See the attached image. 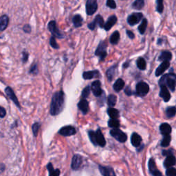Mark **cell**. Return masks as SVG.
<instances>
[{"label":"cell","instance_id":"obj_48","mask_svg":"<svg viewBox=\"0 0 176 176\" xmlns=\"http://www.w3.org/2000/svg\"><path fill=\"white\" fill-rule=\"evenodd\" d=\"M31 26H30L29 24H26L23 27V31L26 32V33H31Z\"/></svg>","mask_w":176,"mask_h":176},{"label":"cell","instance_id":"obj_31","mask_svg":"<svg viewBox=\"0 0 176 176\" xmlns=\"http://www.w3.org/2000/svg\"><path fill=\"white\" fill-rule=\"evenodd\" d=\"M47 168L48 172H49L50 176H58L60 175L59 169H58V168L57 169H54L53 166H52L51 162L47 164Z\"/></svg>","mask_w":176,"mask_h":176},{"label":"cell","instance_id":"obj_10","mask_svg":"<svg viewBox=\"0 0 176 176\" xmlns=\"http://www.w3.org/2000/svg\"><path fill=\"white\" fill-rule=\"evenodd\" d=\"M76 133H77L76 129L74 128L73 126H71V125L63 127L59 131V133L65 137L73 136V135L76 134Z\"/></svg>","mask_w":176,"mask_h":176},{"label":"cell","instance_id":"obj_28","mask_svg":"<svg viewBox=\"0 0 176 176\" xmlns=\"http://www.w3.org/2000/svg\"><path fill=\"white\" fill-rule=\"evenodd\" d=\"M117 69V65H114L112 66L110 68L108 69L107 71V77L108 78V81H111L113 80L114 77L116 74V70Z\"/></svg>","mask_w":176,"mask_h":176},{"label":"cell","instance_id":"obj_24","mask_svg":"<svg viewBox=\"0 0 176 176\" xmlns=\"http://www.w3.org/2000/svg\"><path fill=\"white\" fill-rule=\"evenodd\" d=\"M9 23V17L3 14L0 18V31H3L4 30L8 27V25Z\"/></svg>","mask_w":176,"mask_h":176},{"label":"cell","instance_id":"obj_21","mask_svg":"<svg viewBox=\"0 0 176 176\" xmlns=\"http://www.w3.org/2000/svg\"><path fill=\"white\" fill-rule=\"evenodd\" d=\"M142 142V138L139 134H138L137 133H133L132 135V137H131V143L132 145L135 147H140L141 145Z\"/></svg>","mask_w":176,"mask_h":176},{"label":"cell","instance_id":"obj_53","mask_svg":"<svg viewBox=\"0 0 176 176\" xmlns=\"http://www.w3.org/2000/svg\"><path fill=\"white\" fill-rule=\"evenodd\" d=\"M129 61L125 62L124 64H123V67H124V68H127V67H129Z\"/></svg>","mask_w":176,"mask_h":176},{"label":"cell","instance_id":"obj_18","mask_svg":"<svg viewBox=\"0 0 176 176\" xmlns=\"http://www.w3.org/2000/svg\"><path fill=\"white\" fill-rule=\"evenodd\" d=\"M99 171L100 173L104 176H111V175H116L114 169L110 167H103L101 165L99 166Z\"/></svg>","mask_w":176,"mask_h":176},{"label":"cell","instance_id":"obj_30","mask_svg":"<svg viewBox=\"0 0 176 176\" xmlns=\"http://www.w3.org/2000/svg\"><path fill=\"white\" fill-rule=\"evenodd\" d=\"M171 59H172V54L171 52L168 51H164L160 55L158 60L159 61H170Z\"/></svg>","mask_w":176,"mask_h":176},{"label":"cell","instance_id":"obj_1","mask_svg":"<svg viewBox=\"0 0 176 176\" xmlns=\"http://www.w3.org/2000/svg\"><path fill=\"white\" fill-rule=\"evenodd\" d=\"M65 105V94L63 91L54 94L50 105V114L52 116H57L62 111Z\"/></svg>","mask_w":176,"mask_h":176},{"label":"cell","instance_id":"obj_39","mask_svg":"<svg viewBox=\"0 0 176 176\" xmlns=\"http://www.w3.org/2000/svg\"><path fill=\"white\" fill-rule=\"evenodd\" d=\"M171 140V138L170 135H166V136H164V138L162 141V143H161L162 147H168V146L170 144Z\"/></svg>","mask_w":176,"mask_h":176},{"label":"cell","instance_id":"obj_17","mask_svg":"<svg viewBox=\"0 0 176 176\" xmlns=\"http://www.w3.org/2000/svg\"><path fill=\"white\" fill-rule=\"evenodd\" d=\"M149 169L150 173H151V175H154V176H159V175H162V173L157 169L156 166V163L155 161L153 158H151L149 161Z\"/></svg>","mask_w":176,"mask_h":176},{"label":"cell","instance_id":"obj_8","mask_svg":"<svg viewBox=\"0 0 176 176\" xmlns=\"http://www.w3.org/2000/svg\"><path fill=\"white\" fill-rule=\"evenodd\" d=\"M149 91V85L145 82L141 81L136 85V94L140 96H145Z\"/></svg>","mask_w":176,"mask_h":176},{"label":"cell","instance_id":"obj_12","mask_svg":"<svg viewBox=\"0 0 176 176\" xmlns=\"http://www.w3.org/2000/svg\"><path fill=\"white\" fill-rule=\"evenodd\" d=\"M91 89L94 95L96 97H99L103 94V89H101V83L100 81H94L91 86Z\"/></svg>","mask_w":176,"mask_h":176},{"label":"cell","instance_id":"obj_23","mask_svg":"<svg viewBox=\"0 0 176 176\" xmlns=\"http://www.w3.org/2000/svg\"><path fill=\"white\" fill-rule=\"evenodd\" d=\"M176 164V158L173 155L168 156L164 162V167L168 168L173 167Z\"/></svg>","mask_w":176,"mask_h":176},{"label":"cell","instance_id":"obj_9","mask_svg":"<svg viewBox=\"0 0 176 176\" xmlns=\"http://www.w3.org/2000/svg\"><path fill=\"white\" fill-rule=\"evenodd\" d=\"M143 14L141 13H133L127 18V22L130 26H135L138 24L140 21V20L143 19Z\"/></svg>","mask_w":176,"mask_h":176},{"label":"cell","instance_id":"obj_42","mask_svg":"<svg viewBox=\"0 0 176 176\" xmlns=\"http://www.w3.org/2000/svg\"><path fill=\"white\" fill-rule=\"evenodd\" d=\"M90 90H91V88L89 86H86V87L83 89V90L82 91V97H83V99H87L88 97L89 96V94H90Z\"/></svg>","mask_w":176,"mask_h":176},{"label":"cell","instance_id":"obj_22","mask_svg":"<svg viewBox=\"0 0 176 176\" xmlns=\"http://www.w3.org/2000/svg\"><path fill=\"white\" fill-rule=\"evenodd\" d=\"M100 76V74L99 70L88 71V72H85L83 74V77L85 80H89V79H92L93 78L99 77Z\"/></svg>","mask_w":176,"mask_h":176},{"label":"cell","instance_id":"obj_40","mask_svg":"<svg viewBox=\"0 0 176 176\" xmlns=\"http://www.w3.org/2000/svg\"><path fill=\"white\" fill-rule=\"evenodd\" d=\"M40 127H41V124H40L39 122H35V123H34V124L32 125V132H33L34 136H35V137L37 136V134H38L39 130V129H40Z\"/></svg>","mask_w":176,"mask_h":176},{"label":"cell","instance_id":"obj_49","mask_svg":"<svg viewBox=\"0 0 176 176\" xmlns=\"http://www.w3.org/2000/svg\"><path fill=\"white\" fill-rule=\"evenodd\" d=\"M6 114V111L4 108H3V107H0V116H1V118H3V117L5 116Z\"/></svg>","mask_w":176,"mask_h":176},{"label":"cell","instance_id":"obj_41","mask_svg":"<svg viewBox=\"0 0 176 176\" xmlns=\"http://www.w3.org/2000/svg\"><path fill=\"white\" fill-rule=\"evenodd\" d=\"M163 1L164 0H156V3H157L156 10L159 13H162L164 10Z\"/></svg>","mask_w":176,"mask_h":176},{"label":"cell","instance_id":"obj_20","mask_svg":"<svg viewBox=\"0 0 176 176\" xmlns=\"http://www.w3.org/2000/svg\"><path fill=\"white\" fill-rule=\"evenodd\" d=\"M78 107L84 115L87 114L89 110V103L85 99H83L78 103Z\"/></svg>","mask_w":176,"mask_h":176},{"label":"cell","instance_id":"obj_47","mask_svg":"<svg viewBox=\"0 0 176 176\" xmlns=\"http://www.w3.org/2000/svg\"><path fill=\"white\" fill-rule=\"evenodd\" d=\"M22 61H23V63H26V61H28V57H29V54L27 52H26V51H24L23 52H22Z\"/></svg>","mask_w":176,"mask_h":176},{"label":"cell","instance_id":"obj_38","mask_svg":"<svg viewBox=\"0 0 176 176\" xmlns=\"http://www.w3.org/2000/svg\"><path fill=\"white\" fill-rule=\"evenodd\" d=\"M116 103V96L114 94L109 95L107 98V104L110 107H114Z\"/></svg>","mask_w":176,"mask_h":176},{"label":"cell","instance_id":"obj_34","mask_svg":"<svg viewBox=\"0 0 176 176\" xmlns=\"http://www.w3.org/2000/svg\"><path fill=\"white\" fill-rule=\"evenodd\" d=\"M136 64L138 68H139L140 70H145L146 69L147 63H146L145 60L143 57H140L137 59Z\"/></svg>","mask_w":176,"mask_h":176},{"label":"cell","instance_id":"obj_32","mask_svg":"<svg viewBox=\"0 0 176 176\" xmlns=\"http://www.w3.org/2000/svg\"><path fill=\"white\" fill-rule=\"evenodd\" d=\"M120 40V33L118 31H115L112 33V35L110 36V42L111 44L116 45L117 44Z\"/></svg>","mask_w":176,"mask_h":176},{"label":"cell","instance_id":"obj_36","mask_svg":"<svg viewBox=\"0 0 176 176\" xmlns=\"http://www.w3.org/2000/svg\"><path fill=\"white\" fill-rule=\"evenodd\" d=\"M108 126L111 128H118L120 126V122L118 119L111 118L108 121Z\"/></svg>","mask_w":176,"mask_h":176},{"label":"cell","instance_id":"obj_19","mask_svg":"<svg viewBox=\"0 0 176 176\" xmlns=\"http://www.w3.org/2000/svg\"><path fill=\"white\" fill-rule=\"evenodd\" d=\"M116 22H117V17L116 15H111L108 18L106 23L105 24L103 28H105V30L106 31H110V30L116 24Z\"/></svg>","mask_w":176,"mask_h":176},{"label":"cell","instance_id":"obj_11","mask_svg":"<svg viewBox=\"0 0 176 176\" xmlns=\"http://www.w3.org/2000/svg\"><path fill=\"white\" fill-rule=\"evenodd\" d=\"M96 26H99L100 28H104V20H103V18L102 17V16H100V14H98V15H96L94 20L92 22H91L90 24H89L88 25V27L89 29H90L91 31H94L96 27Z\"/></svg>","mask_w":176,"mask_h":176},{"label":"cell","instance_id":"obj_46","mask_svg":"<svg viewBox=\"0 0 176 176\" xmlns=\"http://www.w3.org/2000/svg\"><path fill=\"white\" fill-rule=\"evenodd\" d=\"M38 68H37V65L36 64H34L32 65L31 70H30V73L32 74H38Z\"/></svg>","mask_w":176,"mask_h":176},{"label":"cell","instance_id":"obj_15","mask_svg":"<svg viewBox=\"0 0 176 176\" xmlns=\"http://www.w3.org/2000/svg\"><path fill=\"white\" fill-rule=\"evenodd\" d=\"M170 66V63L169 61H163L161 64L160 65V66L156 69V77H159L160 75L165 72V71Z\"/></svg>","mask_w":176,"mask_h":176},{"label":"cell","instance_id":"obj_26","mask_svg":"<svg viewBox=\"0 0 176 176\" xmlns=\"http://www.w3.org/2000/svg\"><path fill=\"white\" fill-rule=\"evenodd\" d=\"M125 87V81L122 78H118L115 82V83L113 85V88L114 90L116 92H119L121 90L124 88Z\"/></svg>","mask_w":176,"mask_h":176},{"label":"cell","instance_id":"obj_44","mask_svg":"<svg viewBox=\"0 0 176 176\" xmlns=\"http://www.w3.org/2000/svg\"><path fill=\"white\" fill-rule=\"evenodd\" d=\"M166 175L167 176H176V168H168L166 171Z\"/></svg>","mask_w":176,"mask_h":176},{"label":"cell","instance_id":"obj_3","mask_svg":"<svg viewBox=\"0 0 176 176\" xmlns=\"http://www.w3.org/2000/svg\"><path fill=\"white\" fill-rule=\"evenodd\" d=\"M160 86L166 85L172 92L175 91L176 87V75L173 73H168L164 75L159 81Z\"/></svg>","mask_w":176,"mask_h":176},{"label":"cell","instance_id":"obj_7","mask_svg":"<svg viewBox=\"0 0 176 176\" xmlns=\"http://www.w3.org/2000/svg\"><path fill=\"white\" fill-rule=\"evenodd\" d=\"M86 13L88 15H92L98 9V3L97 0H87L86 2Z\"/></svg>","mask_w":176,"mask_h":176},{"label":"cell","instance_id":"obj_2","mask_svg":"<svg viewBox=\"0 0 176 176\" xmlns=\"http://www.w3.org/2000/svg\"><path fill=\"white\" fill-rule=\"evenodd\" d=\"M88 136L89 137V140L94 145H99L101 147H104L106 145V140L105 139L103 133L101 132L100 129H97L96 132L94 131H89Z\"/></svg>","mask_w":176,"mask_h":176},{"label":"cell","instance_id":"obj_45","mask_svg":"<svg viewBox=\"0 0 176 176\" xmlns=\"http://www.w3.org/2000/svg\"><path fill=\"white\" fill-rule=\"evenodd\" d=\"M107 6L111 9H116V3L114 0H107Z\"/></svg>","mask_w":176,"mask_h":176},{"label":"cell","instance_id":"obj_37","mask_svg":"<svg viewBox=\"0 0 176 176\" xmlns=\"http://www.w3.org/2000/svg\"><path fill=\"white\" fill-rule=\"evenodd\" d=\"M166 114L168 118H172L176 114V107H169L166 110Z\"/></svg>","mask_w":176,"mask_h":176},{"label":"cell","instance_id":"obj_52","mask_svg":"<svg viewBox=\"0 0 176 176\" xmlns=\"http://www.w3.org/2000/svg\"><path fill=\"white\" fill-rule=\"evenodd\" d=\"M172 154H173V153H172L171 150H168V151L164 150V151H162V155H163V156H171V155H172Z\"/></svg>","mask_w":176,"mask_h":176},{"label":"cell","instance_id":"obj_27","mask_svg":"<svg viewBox=\"0 0 176 176\" xmlns=\"http://www.w3.org/2000/svg\"><path fill=\"white\" fill-rule=\"evenodd\" d=\"M83 17H82L80 14H76L72 18V22L74 26H75V28H79L83 24Z\"/></svg>","mask_w":176,"mask_h":176},{"label":"cell","instance_id":"obj_14","mask_svg":"<svg viewBox=\"0 0 176 176\" xmlns=\"http://www.w3.org/2000/svg\"><path fill=\"white\" fill-rule=\"evenodd\" d=\"M5 92L6 94V95L8 96L9 98L13 101V102L16 105L20 108V109H21V106H20V102H19V100L17 98V96H15V94H14V93L13 90V89L10 88V87H7L5 89Z\"/></svg>","mask_w":176,"mask_h":176},{"label":"cell","instance_id":"obj_13","mask_svg":"<svg viewBox=\"0 0 176 176\" xmlns=\"http://www.w3.org/2000/svg\"><path fill=\"white\" fill-rule=\"evenodd\" d=\"M83 163V157L79 154H76L73 156L71 163V167L73 170H78Z\"/></svg>","mask_w":176,"mask_h":176},{"label":"cell","instance_id":"obj_29","mask_svg":"<svg viewBox=\"0 0 176 176\" xmlns=\"http://www.w3.org/2000/svg\"><path fill=\"white\" fill-rule=\"evenodd\" d=\"M107 114L109 115L110 118H116L118 119L119 118V111L118 110L114 109L113 107L108 108L107 109Z\"/></svg>","mask_w":176,"mask_h":176},{"label":"cell","instance_id":"obj_35","mask_svg":"<svg viewBox=\"0 0 176 176\" xmlns=\"http://www.w3.org/2000/svg\"><path fill=\"white\" fill-rule=\"evenodd\" d=\"M147 24L148 22L147 19H143V21H142V23L139 26H138V31H139L141 35H143V34L145 32L146 29H147Z\"/></svg>","mask_w":176,"mask_h":176},{"label":"cell","instance_id":"obj_54","mask_svg":"<svg viewBox=\"0 0 176 176\" xmlns=\"http://www.w3.org/2000/svg\"><path fill=\"white\" fill-rule=\"evenodd\" d=\"M1 171H2V172H3V168H4V165H3V164H2L1 165Z\"/></svg>","mask_w":176,"mask_h":176},{"label":"cell","instance_id":"obj_51","mask_svg":"<svg viewBox=\"0 0 176 176\" xmlns=\"http://www.w3.org/2000/svg\"><path fill=\"white\" fill-rule=\"evenodd\" d=\"M127 32V36L129 37V38L131 39H134V37H135V35H134V34L132 31H126Z\"/></svg>","mask_w":176,"mask_h":176},{"label":"cell","instance_id":"obj_16","mask_svg":"<svg viewBox=\"0 0 176 176\" xmlns=\"http://www.w3.org/2000/svg\"><path fill=\"white\" fill-rule=\"evenodd\" d=\"M160 88L161 89L160 92V96L162 97L164 102H168L171 99V94L168 90L167 87L166 85H162L160 86Z\"/></svg>","mask_w":176,"mask_h":176},{"label":"cell","instance_id":"obj_5","mask_svg":"<svg viewBox=\"0 0 176 176\" xmlns=\"http://www.w3.org/2000/svg\"><path fill=\"white\" fill-rule=\"evenodd\" d=\"M48 28L49 30V31L52 33V35L54 36L55 37L59 39H63L64 37V35H63V33L59 31L57 28V23L55 21H51L49 22V24L48 25Z\"/></svg>","mask_w":176,"mask_h":176},{"label":"cell","instance_id":"obj_43","mask_svg":"<svg viewBox=\"0 0 176 176\" xmlns=\"http://www.w3.org/2000/svg\"><path fill=\"white\" fill-rule=\"evenodd\" d=\"M56 37L52 35L51 37V38L50 39V46L54 48V49H59V46L57 44V42H56V39H55Z\"/></svg>","mask_w":176,"mask_h":176},{"label":"cell","instance_id":"obj_50","mask_svg":"<svg viewBox=\"0 0 176 176\" xmlns=\"http://www.w3.org/2000/svg\"><path fill=\"white\" fill-rule=\"evenodd\" d=\"M125 92L127 96H131L133 94V92L132 91V89L129 88V86H128L125 89Z\"/></svg>","mask_w":176,"mask_h":176},{"label":"cell","instance_id":"obj_6","mask_svg":"<svg viewBox=\"0 0 176 176\" xmlns=\"http://www.w3.org/2000/svg\"><path fill=\"white\" fill-rule=\"evenodd\" d=\"M107 44L106 43L102 41L100 42L99 45L97 47L96 52H95V54L97 56V57H99L100 61H103V59H105L107 57Z\"/></svg>","mask_w":176,"mask_h":176},{"label":"cell","instance_id":"obj_25","mask_svg":"<svg viewBox=\"0 0 176 176\" xmlns=\"http://www.w3.org/2000/svg\"><path fill=\"white\" fill-rule=\"evenodd\" d=\"M160 132L163 136H166V135H170L171 132V127L170 125H168V123H162L160 127Z\"/></svg>","mask_w":176,"mask_h":176},{"label":"cell","instance_id":"obj_4","mask_svg":"<svg viewBox=\"0 0 176 176\" xmlns=\"http://www.w3.org/2000/svg\"><path fill=\"white\" fill-rule=\"evenodd\" d=\"M110 134L112 137H114L116 140H117L120 143H124L127 140V134L118 128L112 129L110 131Z\"/></svg>","mask_w":176,"mask_h":176},{"label":"cell","instance_id":"obj_33","mask_svg":"<svg viewBox=\"0 0 176 176\" xmlns=\"http://www.w3.org/2000/svg\"><path fill=\"white\" fill-rule=\"evenodd\" d=\"M145 6V0H135L132 8L136 10H141Z\"/></svg>","mask_w":176,"mask_h":176}]
</instances>
